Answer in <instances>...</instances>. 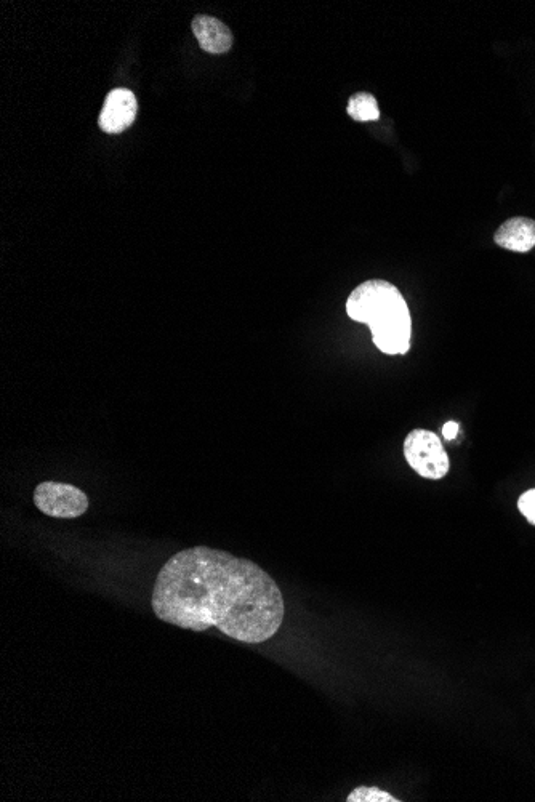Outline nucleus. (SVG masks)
Instances as JSON below:
<instances>
[{
    "instance_id": "1",
    "label": "nucleus",
    "mask_w": 535,
    "mask_h": 802,
    "mask_svg": "<svg viewBox=\"0 0 535 802\" xmlns=\"http://www.w3.org/2000/svg\"><path fill=\"white\" fill-rule=\"evenodd\" d=\"M151 606L162 622L196 633L217 628L244 644L273 638L286 614L278 583L266 570L209 546H193L165 562Z\"/></svg>"
},
{
    "instance_id": "2",
    "label": "nucleus",
    "mask_w": 535,
    "mask_h": 802,
    "mask_svg": "<svg viewBox=\"0 0 535 802\" xmlns=\"http://www.w3.org/2000/svg\"><path fill=\"white\" fill-rule=\"evenodd\" d=\"M346 314L369 325L372 341L382 353L407 354L411 349L412 319L398 287L387 281L363 282L346 300Z\"/></svg>"
},
{
    "instance_id": "3",
    "label": "nucleus",
    "mask_w": 535,
    "mask_h": 802,
    "mask_svg": "<svg viewBox=\"0 0 535 802\" xmlns=\"http://www.w3.org/2000/svg\"><path fill=\"white\" fill-rule=\"evenodd\" d=\"M404 457L415 473L425 479L446 478L451 463L438 434L428 430H414L404 441Z\"/></svg>"
},
{
    "instance_id": "4",
    "label": "nucleus",
    "mask_w": 535,
    "mask_h": 802,
    "mask_svg": "<svg viewBox=\"0 0 535 802\" xmlns=\"http://www.w3.org/2000/svg\"><path fill=\"white\" fill-rule=\"evenodd\" d=\"M36 508L50 518H81L89 510V497L65 482L45 481L34 490Z\"/></svg>"
},
{
    "instance_id": "5",
    "label": "nucleus",
    "mask_w": 535,
    "mask_h": 802,
    "mask_svg": "<svg viewBox=\"0 0 535 802\" xmlns=\"http://www.w3.org/2000/svg\"><path fill=\"white\" fill-rule=\"evenodd\" d=\"M137 111V98L130 90H111L98 119L100 129L106 133H122L133 124Z\"/></svg>"
},
{
    "instance_id": "6",
    "label": "nucleus",
    "mask_w": 535,
    "mask_h": 802,
    "mask_svg": "<svg viewBox=\"0 0 535 802\" xmlns=\"http://www.w3.org/2000/svg\"><path fill=\"white\" fill-rule=\"evenodd\" d=\"M494 242L510 252H531L535 247V221L526 217L510 218L497 229Z\"/></svg>"
},
{
    "instance_id": "7",
    "label": "nucleus",
    "mask_w": 535,
    "mask_h": 802,
    "mask_svg": "<svg viewBox=\"0 0 535 802\" xmlns=\"http://www.w3.org/2000/svg\"><path fill=\"white\" fill-rule=\"evenodd\" d=\"M191 28L201 49L206 52L222 55L233 47V34L230 28L217 18L198 15L194 18Z\"/></svg>"
},
{
    "instance_id": "8",
    "label": "nucleus",
    "mask_w": 535,
    "mask_h": 802,
    "mask_svg": "<svg viewBox=\"0 0 535 802\" xmlns=\"http://www.w3.org/2000/svg\"><path fill=\"white\" fill-rule=\"evenodd\" d=\"M346 113L351 119L358 122L379 121V103L371 93H354L348 101Z\"/></svg>"
},
{
    "instance_id": "9",
    "label": "nucleus",
    "mask_w": 535,
    "mask_h": 802,
    "mask_svg": "<svg viewBox=\"0 0 535 802\" xmlns=\"http://www.w3.org/2000/svg\"><path fill=\"white\" fill-rule=\"evenodd\" d=\"M348 802H399L395 796L375 786H359L346 798Z\"/></svg>"
},
{
    "instance_id": "10",
    "label": "nucleus",
    "mask_w": 535,
    "mask_h": 802,
    "mask_svg": "<svg viewBox=\"0 0 535 802\" xmlns=\"http://www.w3.org/2000/svg\"><path fill=\"white\" fill-rule=\"evenodd\" d=\"M518 508L524 518L535 526V489L527 490L526 494L519 497Z\"/></svg>"
},
{
    "instance_id": "11",
    "label": "nucleus",
    "mask_w": 535,
    "mask_h": 802,
    "mask_svg": "<svg viewBox=\"0 0 535 802\" xmlns=\"http://www.w3.org/2000/svg\"><path fill=\"white\" fill-rule=\"evenodd\" d=\"M459 430V423L447 422L446 425L443 426V436L447 441H454V439L457 438V434H459Z\"/></svg>"
}]
</instances>
